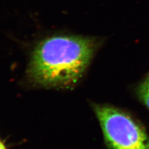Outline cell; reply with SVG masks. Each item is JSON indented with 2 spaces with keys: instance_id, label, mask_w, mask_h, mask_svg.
Instances as JSON below:
<instances>
[{
  "instance_id": "obj_1",
  "label": "cell",
  "mask_w": 149,
  "mask_h": 149,
  "mask_svg": "<svg viewBox=\"0 0 149 149\" xmlns=\"http://www.w3.org/2000/svg\"><path fill=\"white\" fill-rule=\"evenodd\" d=\"M96 47V41L90 37H49L34 49L28 77L32 83L45 87L74 86L89 66Z\"/></svg>"
},
{
  "instance_id": "obj_2",
  "label": "cell",
  "mask_w": 149,
  "mask_h": 149,
  "mask_svg": "<svg viewBox=\"0 0 149 149\" xmlns=\"http://www.w3.org/2000/svg\"><path fill=\"white\" fill-rule=\"evenodd\" d=\"M108 149H149L146 129L126 111L106 104H92Z\"/></svg>"
},
{
  "instance_id": "obj_3",
  "label": "cell",
  "mask_w": 149,
  "mask_h": 149,
  "mask_svg": "<svg viewBox=\"0 0 149 149\" xmlns=\"http://www.w3.org/2000/svg\"><path fill=\"white\" fill-rule=\"evenodd\" d=\"M136 92L139 101L149 111V73L137 86Z\"/></svg>"
},
{
  "instance_id": "obj_4",
  "label": "cell",
  "mask_w": 149,
  "mask_h": 149,
  "mask_svg": "<svg viewBox=\"0 0 149 149\" xmlns=\"http://www.w3.org/2000/svg\"><path fill=\"white\" fill-rule=\"evenodd\" d=\"M0 149H6V147L4 145V143L1 141H0Z\"/></svg>"
}]
</instances>
